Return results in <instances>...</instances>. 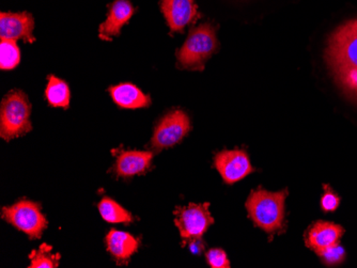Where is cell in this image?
Instances as JSON below:
<instances>
[{
    "label": "cell",
    "mask_w": 357,
    "mask_h": 268,
    "mask_svg": "<svg viewBox=\"0 0 357 268\" xmlns=\"http://www.w3.org/2000/svg\"><path fill=\"white\" fill-rule=\"evenodd\" d=\"M324 60L335 85L357 105V17L344 22L331 33Z\"/></svg>",
    "instance_id": "cell-1"
},
{
    "label": "cell",
    "mask_w": 357,
    "mask_h": 268,
    "mask_svg": "<svg viewBox=\"0 0 357 268\" xmlns=\"http://www.w3.org/2000/svg\"><path fill=\"white\" fill-rule=\"evenodd\" d=\"M287 189L272 193L258 188L250 193L245 207L255 225L273 235L282 230L284 219V202L288 197Z\"/></svg>",
    "instance_id": "cell-2"
},
{
    "label": "cell",
    "mask_w": 357,
    "mask_h": 268,
    "mask_svg": "<svg viewBox=\"0 0 357 268\" xmlns=\"http://www.w3.org/2000/svg\"><path fill=\"white\" fill-rule=\"evenodd\" d=\"M31 105L21 90H11L0 105V137L6 141L22 137L32 129Z\"/></svg>",
    "instance_id": "cell-3"
},
{
    "label": "cell",
    "mask_w": 357,
    "mask_h": 268,
    "mask_svg": "<svg viewBox=\"0 0 357 268\" xmlns=\"http://www.w3.org/2000/svg\"><path fill=\"white\" fill-rule=\"evenodd\" d=\"M218 46L213 26L204 24L194 28L190 30L183 46L176 52L178 67L192 71H202L204 62L215 53Z\"/></svg>",
    "instance_id": "cell-4"
},
{
    "label": "cell",
    "mask_w": 357,
    "mask_h": 268,
    "mask_svg": "<svg viewBox=\"0 0 357 268\" xmlns=\"http://www.w3.org/2000/svg\"><path fill=\"white\" fill-rule=\"evenodd\" d=\"M1 218L31 239H41L48 223L42 213L41 205L26 199L20 200L11 207H3Z\"/></svg>",
    "instance_id": "cell-5"
},
{
    "label": "cell",
    "mask_w": 357,
    "mask_h": 268,
    "mask_svg": "<svg viewBox=\"0 0 357 268\" xmlns=\"http://www.w3.org/2000/svg\"><path fill=\"white\" fill-rule=\"evenodd\" d=\"M208 207L210 203H190L174 210V223L183 239V246L188 242L200 241L206 230L213 225L214 218Z\"/></svg>",
    "instance_id": "cell-6"
},
{
    "label": "cell",
    "mask_w": 357,
    "mask_h": 268,
    "mask_svg": "<svg viewBox=\"0 0 357 268\" xmlns=\"http://www.w3.org/2000/svg\"><path fill=\"white\" fill-rule=\"evenodd\" d=\"M190 131V118L182 110H174L164 116L154 129L151 145L156 151L174 147Z\"/></svg>",
    "instance_id": "cell-7"
},
{
    "label": "cell",
    "mask_w": 357,
    "mask_h": 268,
    "mask_svg": "<svg viewBox=\"0 0 357 268\" xmlns=\"http://www.w3.org/2000/svg\"><path fill=\"white\" fill-rule=\"evenodd\" d=\"M214 166L228 185L245 179L255 171L248 153L243 150H224L216 154Z\"/></svg>",
    "instance_id": "cell-8"
},
{
    "label": "cell",
    "mask_w": 357,
    "mask_h": 268,
    "mask_svg": "<svg viewBox=\"0 0 357 268\" xmlns=\"http://www.w3.org/2000/svg\"><path fill=\"white\" fill-rule=\"evenodd\" d=\"M35 19L28 12L11 13L1 12L0 14V38L1 40H23L26 43H35L33 36Z\"/></svg>",
    "instance_id": "cell-9"
},
{
    "label": "cell",
    "mask_w": 357,
    "mask_h": 268,
    "mask_svg": "<svg viewBox=\"0 0 357 268\" xmlns=\"http://www.w3.org/2000/svg\"><path fill=\"white\" fill-rule=\"evenodd\" d=\"M160 10L172 33H182L197 19L198 7L194 0H160Z\"/></svg>",
    "instance_id": "cell-10"
},
{
    "label": "cell",
    "mask_w": 357,
    "mask_h": 268,
    "mask_svg": "<svg viewBox=\"0 0 357 268\" xmlns=\"http://www.w3.org/2000/svg\"><path fill=\"white\" fill-rule=\"evenodd\" d=\"M134 13L135 9L128 0H115L108 6L107 19L100 25V39L112 41V38L118 37L122 27L128 23Z\"/></svg>",
    "instance_id": "cell-11"
},
{
    "label": "cell",
    "mask_w": 357,
    "mask_h": 268,
    "mask_svg": "<svg viewBox=\"0 0 357 268\" xmlns=\"http://www.w3.org/2000/svg\"><path fill=\"white\" fill-rule=\"evenodd\" d=\"M344 229L342 226L328 221H317L312 223L305 233V245L314 252L339 243Z\"/></svg>",
    "instance_id": "cell-12"
},
{
    "label": "cell",
    "mask_w": 357,
    "mask_h": 268,
    "mask_svg": "<svg viewBox=\"0 0 357 268\" xmlns=\"http://www.w3.org/2000/svg\"><path fill=\"white\" fill-rule=\"evenodd\" d=\"M153 153L147 151H124L117 156L116 175L124 179L142 175L151 167Z\"/></svg>",
    "instance_id": "cell-13"
},
{
    "label": "cell",
    "mask_w": 357,
    "mask_h": 268,
    "mask_svg": "<svg viewBox=\"0 0 357 268\" xmlns=\"http://www.w3.org/2000/svg\"><path fill=\"white\" fill-rule=\"evenodd\" d=\"M107 251L120 265H126L131 259L132 255L137 252L139 247V239L131 234L118 230H110L106 236Z\"/></svg>",
    "instance_id": "cell-14"
},
{
    "label": "cell",
    "mask_w": 357,
    "mask_h": 268,
    "mask_svg": "<svg viewBox=\"0 0 357 268\" xmlns=\"http://www.w3.org/2000/svg\"><path fill=\"white\" fill-rule=\"evenodd\" d=\"M112 101L119 107L126 109H137V108L149 107L151 105V97L144 94L132 84H120L112 86L108 89Z\"/></svg>",
    "instance_id": "cell-15"
},
{
    "label": "cell",
    "mask_w": 357,
    "mask_h": 268,
    "mask_svg": "<svg viewBox=\"0 0 357 268\" xmlns=\"http://www.w3.org/2000/svg\"><path fill=\"white\" fill-rule=\"evenodd\" d=\"M48 83L46 86L45 97L50 105L53 107H62L68 109L70 106L69 86L66 81L54 75L48 76Z\"/></svg>",
    "instance_id": "cell-16"
},
{
    "label": "cell",
    "mask_w": 357,
    "mask_h": 268,
    "mask_svg": "<svg viewBox=\"0 0 357 268\" xmlns=\"http://www.w3.org/2000/svg\"><path fill=\"white\" fill-rule=\"evenodd\" d=\"M99 212L102 218L110 223H131L134 221L130 212L109 198H104L99 203Z\"/></svg>",
    "instance_id": "cell-17"
},
{
    "label": "cell",
    "mask_w": 357,
    "mask_h": 268,
    "mask_svg": "<svg viewBox=\"0 0 357 268\" xmlns=\"http://www.w3.org/2000/svg\"><path fill=\"white\" fill-rule=\"evenodd\" d=\"M21 61V52L16 41L1 40L0 43V69L3 71L15 69Z\"/></svg>",
    "instance_id": "cell-18"
},
{
    "label": "cell",
    "mask_w": 357,
    "mask_h": 268,
    "mask_svg": "<svg viewBox=\"0 0 357 268\" xmlns=\"http://www.w3.org/2000/svg\"><path fill=\"white\" fill-rule=\"evenodd\" d=\"M52 246L42 244L30 253V268H55L59 266L60 255H53Z\"/></svg>",
    "instance_id": "cell-19"
},
{
    "label": "cell",
    "mask_w": 357,
    "mask_h": 268,
    "mask_svg": "<svg viewBox=\"0 0 357 268\" xmlns=\"http://www.w3.org/2000/svg\"><path fill=\"white\" fill-rule=\"evenodd\" d=\"M316 253L320 258L322 263L328 266V267L340 265V264L344 263L347 257L344 247L339 243L324 248V249L319 250Z\"/></svg>",
    "instance_id": "cell-20"
},
{
    "label": "cell",
    "mask_w": 357,
    "mask_h": 268,
    "mask_svg": "<svg viewBox=\"0 0 357 268\" xmlns=\"http://www.w3.org/2000/svg\"><path fill=\"white\" fill-rule=\"evenodd\" d=\"M323 187H324V194H323L322 198H321V210L324 213H331V212L336 211L339 205H340L342 199L334 193L331 186L324 184Z\"/></svg>",
    "instance_id": "cell-21"
},
{
    "label": "cell",
    "mask_w": 357,
    "mask_h": 268,
    "mask_svg": "<svg viewBox=\"0 0 357 268\" xmlns=\"http://www.w3.org/2000/svg\"><path fill=\"white\" fill-rule=\"evenodd\" d=\"M206 261L212 268H229L230 262L227 258L226 252L220 248L211 249L206 252Z\"/></svg>",
    "instance_id": "cell-22"
}]
</instances>
